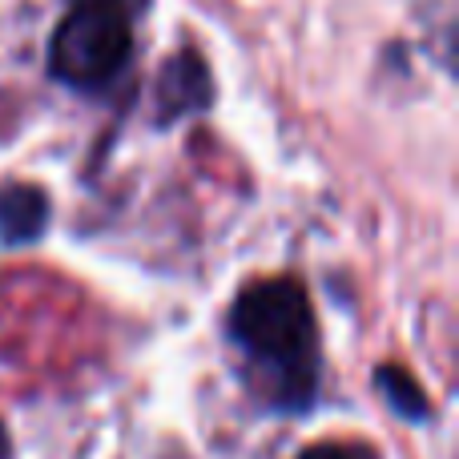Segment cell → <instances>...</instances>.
<instances>
[{"label": "cell", "instance_id": "4", "mask_svg": "<svg viewBox=\"0 0 459 459\" xmlns=\"http://www.w3.org/2000/svg\"><path fill=\"white\" fill-rule=\"evenodd\" d=\"M53 206L40 186L8 182L0 186V242L4 246H29L48 230Z\"/></svg>", "mask_w": 459, "mask_h": 459}, {"label": "cell", "instance_id": "1", "mask_svg": "<svg viewBox=\"0 0 459 459\" xmlns=\"http://www.w3.org/2000/svg\"><path fill=\"white\" fill-rule=\"evenodd\" d=\"M230 339L258 371L274 411L302 415L323 387V347L310 294L294 278L250 282L230 307Z\"/></svg>", "mask_w": 459, "mask_h": 459}, {"label": "cell", "instance_id": "7", "mask_svg": "<svg viewBox=\"0 0 459 459\" xmlns=\"http://www.w3.org/2000/svg\"><path fill=\"white\" fill-rule=\"evenodd\" d=\"M0 459H13V439H8L4 428H0Z\"/></svg>", "mask_w": 459, "mask_h": 459}, {"label": "cell", "instance_id": "6", "mask_svg": "<svg viewBox=\"0 0 459 459\" xmlns=\"http://www.w3.org/2000/svg\"><path fill=\"white\" fill-rule=\"evenodd\" d=\"M299 459H371V452H367V447H355V444H315Z\"/></svg>", "mask_w": 459, "mask_h": 459}, {"label": "cell", "instance_id": "3", "mask_svg": "<svg viewBox=\"0 0 459 459\" xmlns=\"http://www.w3.org/2000/svg\"><path fill=\"white\" fill-rule=\"evenodd\" d=\"M210 101H214V77H210V65L194 48H182V53H174L161 65L158 89H153L158 126H169V121H182L190 113L210 109Z\"/></svg>", "mask_w": 459, "mask_h": 459}, {"label": "cell", "instance_id": "5", "mask_svg": "<svg viewBox=\"0 0 459 459\" xmlns=\"http://www.w3.org/2000/svg\"><path fill=\"white\" fill-rule=\"evenodd\" d=\"M375 383H379L383 399H387V407L399 415V420L423 423L431 415V403H428V395H423V387L415 383V375L403 371L399 363H383L379 371H375Z\"/></svg>", "mask_w": 459, "mask_h": 459}, {"label": "cell", "instance_id": "2", "mask_svg": "<svg viewBox=\"0 0 459 459\" xmlns=\"http://www.w3.org/2000/svg\"><path fill=\"white\" fill-rule=\"evenodd\" d=\"M134 61L129 0H73L48 45V73L77 93H105Z\"/></svg>", "mask_w": 459, "mask_h": 459}]
</instances>
